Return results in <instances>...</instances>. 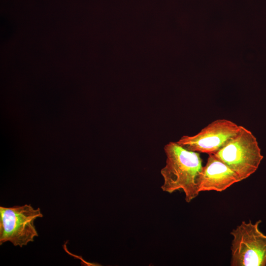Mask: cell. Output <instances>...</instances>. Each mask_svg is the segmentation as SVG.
I'll use <instances>...</instances> for the list:
<instances>
[{"mask_svg":"<svg viewBox=\"0 0 266 266\" xmlns=\"http://www.w3.org/2000/svg\"><path fill=\"white\" fill-rule=\"evenodd\" d=\"M164 150L166 160L165 166L161 170L164 180L161 188L169 193L182 190L186 201L189 202L200 193L198 179L203 167L200 155L176 142H169L165 146Z\"/></svg>","mask_w":266,"mask_h":266,"instance_id":"6da1fadb","label":"cell"},{"mask_svg":"<svg viewBox=\"0 0 266 266\" xmlns=\"http://www.w3.org/2000/svg\"><path fill=\"white\" fill-rule=\"evenodd\" d=\"M244 180L258 169L263 156L256 138L242 126L238 133L214 154Z\"/></svg>","mask_w":266,"mask_h":266,"instance_id":"7a4b0ae2","label":"cell"},{"mask_svg":"<svg viewBox=\"0 0 266 266\" xmlns=\"http://www.w3.org/2000/svg\"><path fill=\"white\" fill-rule=\"evenodd\" d=\"M261 222L242 221L232 230L231 266H266V235L259 229Z\"/></svg>","mask_w":266,"mask_h":266,"instance_id":"3957f363","label":"cell"},{"mask_svg":"<svg viewBox=\"0 0 266 266\" xmlns=\"http://www.w3.org/2000/svg\"><path fill=\"white\" fill-rule=\"evenodd\" d=\"M42 217L40 208L31 204L0 206V245L8 241L22 247L33 242L38 236L34 221Z\"/></svg>","mask_w":266,"mask_h":266,"instance_id":"277c9868","label":"cell"},{"mask_svg":"<svg viewBox=\"0 0 266 266\" xmlns=\"http://www.w3.org/2000/svg\"><path fill=\"white\" fill-rule=\"evenodd\" d=\"M240 126L227 119H217L196 135H184L176 142L188 150L214 154L238 133Z\"/></svg>","mask_w":266,"mask_h":266,"instance_id":"5b68a950","label":"cell"},{"mask_svg":"<svg viewBox=\"0 0 266 266\" xmlns=\"http://www.w3.org/2000/svg\"><path fill=\"white\" fill-rule=\"evenodd\" d=\"M241 181L237 173L214 154H210L198 179L199 191L222 192Z\"/></svg>","mask_w":266,"mask_h":266,"instance_id":"8992f818","label":"cell"}]
</instances>
